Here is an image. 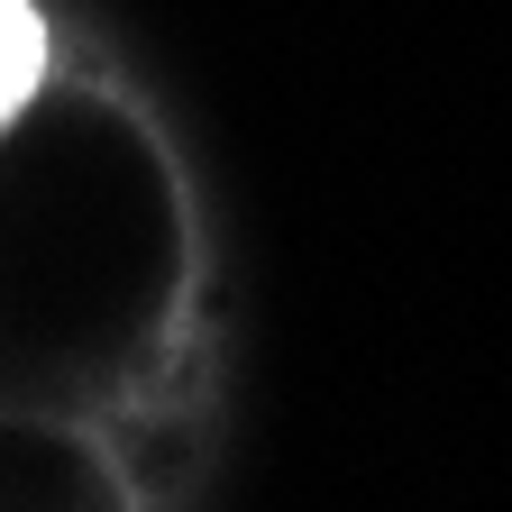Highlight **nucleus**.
<instances>
[{"label":"nucleus","instance_id":"obj_1","mask_svg":"<svg viewBox=\"0 0 512 512\" xmlns=\"http://www.w3.org/2000/svg\"><path fill=\"white\" fill-rule=\"evenodd\" d=\"M37 74H46V28L28 0H0V119L37 92Z\"/></svg>","mask_w":512,"mask_h":512}]
</instances>
